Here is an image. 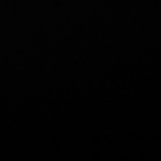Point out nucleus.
Returning <instances> with one entry per match:
<instances>
[]
</instances>
